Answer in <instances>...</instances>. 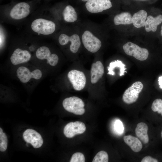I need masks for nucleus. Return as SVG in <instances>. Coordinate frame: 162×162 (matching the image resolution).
<instances>
[{
    "label": "nucleus",
    "mask_w": 162,
    "mask_h": 162,
    "mask_svg": "<svg viewBox=\"0 0 162 162\" xmlns=\"http://www.w3.org/2000/svg\"><path fill=\"white\" fill-rule=\"evenodd\" d=\"M31 28L34 32L38 34L49 35L54 32L56 29V25L51 20L38 18L32 21Z\"/></svg>",
    "instance_id": "obj_1"
},
{
    "label": "nucleus",
    "mask_w": 162,
    "mask_h": 162,
    "mask_svg": "<svg viewBox=\"0 0 162 162\" xmlns=\"http://www.w3.org/2000/svg\"><path fill=\"white\" fill-rule=\"evenodd\" d=\"M64 108L76 115H82L85 112L84 103L80 98L73 96L65 99L62 102Z\"/></svg>",
    "instance_id": "obj_2"
},
{
    "label": "nucleus",
    "mask_w": 162,
    "mask_h": 162,
    "mask_svg": "<svg viewBox=\"0 0 162 162\" xmlns=\"http://www.w3.org/2000/svg\"><path fill=\"white\" fill-rule=\"evenodd\" d=\"M123 48L127 55L134 57L138 60L143 61L148 58L149 52L147 49L142 48L131 42L124 44Z\"/></svg>",
    "instance_id": "obj_3"
},
{
    "label": "nucleus",
    "mask_w": 162,
    "mask_h": 162,
    "mask_svg": "<svg viewBox=\"0 0 162 162\" xmlns=\"http://www.w3.org/2000/svg\"><path fill=\"white\" fill-rule=\"evenodd\" d=\"M32 4L31 2H21L14 4L10 10V16L15 20L26 17L30 14Z\"/></svg>",
    "instance_id": "obj_4"
},
{
    "label": "nucleus",
    "mask_w": 162,
    "mask_h": 162,
    "mask_svg": "<svg viewBox=\"0 0 162 162\" xmlns=\"http://www.w3.org/2000/svg\"><path fill=\"white\" fill-rule=\"evenodd\" d=\"M82 40L85 47L92 53L97 52L102 45L100 40L88 30L84 32L82 36Z\"/></svg>",
    "instance_id": "obj_5"
},
{
    "label": "nucleus",
    "mask_w": 162,
    "mask_h": 162,
    "mask_svg": "<svg viewBox=\"0 0 162 162\" xmlns=\"http://www.w3.org/2000/svg\"><path fill=\"white\" fill-rule=\"evenodd\" d=\"M143 87V84L140 81L134 83L124 91L122 98L124 102L127 104H130L136 101Z\"/></svg>",
    "instance_id": "obj_6"
},
{
    "label": "nucleus",
    "mask_w": 162,
    "mask_h": 162,
    "mask_svg": "<svg viewBox=\"0 0 162 162\" xmlns=\"http://www.w3.org/2000/svg\"><path fill=\"white\" fill-rule=\"evenodd\" d=\"M68 77L74 88L76 91L82 90L86 83V78L84 74L77 70H72L68 74Z\"/></svg>",
    "instance_id": "obj_7"
},
{
    "label": "nucleus",
    "mask_w": 162,
    "mask_h": 162,
    "mask_svg": "<svg viewBox=\"0 0 162 162\" xmlns=\"http://www.w3.org/2000/svg\"><path fill=\"white\" fill-rule=\"evenodd\" d=\"M85 6L88 11L96 13L110 8L112 5L110 0H89L86 2Z\"/></svg>",
    "instance_id": "obj_8"
},
{
    "label": "nucleus",
    "mask_w": 162,
    "mask_h": 162,
    "mask_svg": "<svg viewBox=\"0 0 162 162\" xmlns=\"http://www.w3.org/2000/svg\"><path fill=\"white\" fill-rule=\"evenodd\" d=\"M58 41L59 44L62 46L65 45L70 42V50L74 53L78 52L81 45L80 37L76 34L69 36L65 34H62L59 37Z\"/></svg>",
    "instance_id": "obj_9"
},
{
    "label": "nucleus",
    "mask_w": 162,
    "mask_h": 162,
    "mask_svg": "<svg viewBox=\"0 0 162 162\" xmlns=\"http://www.w3.org/2000/svg\"><path fill=\"white\" fill-rule=\"evenodd\" d=\"M16 74L20 81L24 83L28 82L31 78L39 79L42 76V72L40 70L36 69L31 72L28 69L23 66L18 68Z\"/></svg>",
    "instance_id": "obj_10"
},
{
    "label": "nucleus",
    "mask_w": 162,
    "mask_h": 162,
    "mask_svg": "<svg viewBox=\"0 0 162 162\" xmlns=\"http://www.w3.org/2000/svg\"><path fill=\"white\" fill-rule=\"evenodd\" d=\"M85 124L82 122L76 121L67 124L64 129V134L68 138H72L75 135L83 133L86 130Z\"/></svg>",
    "instance_id": "obj_11"
},
{
    "label": "nucleus",
    "mask_w": 162,
    "mask_h": 162,
    "mask_svg": "<svg viewBox=\"0 0 162 162\" xmlns=\"http://www.w3.org/2000/svg\"><path fill=\"white\" fill-rule=\"evenodd\" d=\"M23 137L27 143H30L35 148L40 147L43 143L40 134L32 129H28L25 130L23 133Z\"/></svg>",
    "instance_id": "obj_12"
},
{
    "label": "nucleus",
    "mask_w": 162,
    "mask_h": 162,
    "mask_svg": "<svg viewBox=\"0 0 162 162\" xmlns=\"http://www.w3.org/2000/svg\"><path fill=\"white\" fill-rule=\"evenodd\" d=\"M37 57L40 60L46 59L47 63L52 66H55L58 63L59 58L56 54H51L49 49L46 46L39 48L36 52Z\"/></svg>",
    "instance_id": "obj_13"
},
{
    "label": "nucleus",
    "mask_w": 162,
    "mask_h": 162,
    "mask_svg": "<svg viewBox=\"0 0 162 162\" xmlns=\"http://www.w3.org/2000/svg\"><path fill=\"white\" fill-rule=\"evenodd\" d=\"M31 55L28 51L17 48L14 51L10 57L12 63L16 65L26 62L28 61L31 58Z\"/></svg>",
    "instance_id": "obj_14"
},
{
    "label": "nucleus",
    "mask_w": 162,
    "mask_h": 162,
    "mask_svg": "<svg viewBox=\"0 0 162 162\" xmlns=\"http://www.w3.org/2000/svg\"><path fill=\"white\" fill-rule=\"evenodd\" d=\"M104 72L102 63L98 61L93 63L90 70L91 82L93 84L96 83L102 77Z\"/></svg>",
    "instance_id": "obj_15"
},
{
    "label": "nucleus",
    "mask_w": 162,
    "mask_h": 162,
    "mask_svg": "<svg viewBox=\"0 0 162 162\" xmlns=\"http://www.w3.org/2000/svg\"><path fill=\"white\" fill-rule=\"evenodd\" d=\"M162 23V15L159 14L154 17L149 15L147 17L145 23V29L147 32L156 31L158 26Z\"/></svg>",
    "instance_id": "obj_16"
},
{
    "label": "nucleus",
    "mask_w": 162,
    "mask_h": 162,
    "mask_svg": "<svg viewBox=\"0 0 162 162\" xmlns=\"http://www.w3.org/2000/svg\"><path fill=\"white\" fill-rule=\"evenodd\" d=\"M147 17L146 11L141 10L134 14L132 16V23L134 26L138 28L145 26Z\"/></svg>",
    "instance_id": "obj_17"
},
{
    "label": "nucleus",
    "mask_w": 162,
    "mask_h": 162,
    "mask_svg": "<svg viewBox=\"0 0 162 162\" xmlns=\"http://www.w3.org/2000/svg\"><path fill=\"white\" fill-rule=\"evenodd\" d=\"M148 129L147 125L143 122L138 123L135 129L136 136L143 143L145 144L149 142V138L147 133Z\"/></svg>",
    "instance_id": "obj_18"
},
{
    "label": "nucleus",
    "mask_w": 162,
    "mask_h": 162,
    "mask_svg": "<svg viewBox=\"0 0 162 162\" xmlns=\"http://www.w3.org/2000/svg\"><path fill=\"white\" fill-rule=\"evenodd\" d=\"M123 140L124 142L133 151L137 152L141 150L142 147V143L137 138L129 135L124 136Z\"/></svg>",
    "instance_id": "obj_19"
},
{
    "label": "nucleus",
    "mask_w": 162,
    "mask_h": 162,
    "mask_svg": "<svg viewBox=\"0 0 162 162\" xmlns=\"http://www.w3.org/2000/svg\"><path fill=\"white\" fill-rule=\"evenodd\" d=\"M64 20L68 22H73L77 19L78 16L74 8L70 5L65 6L62 12Z\"/></svg>",
    "instance_id": "obj_20"
},
{
    "label": "nucleus",
    "mask_w": 162,
    "mask_h": 162,
    "mask_svg": "<svg viewBox=\"0 0 162 162\" xmlns=\"http://www.w3.org/2000/svg\"><path fill=\"white\" fill-rule=\"evenodd\" d=\"M113 22L116 25L130 24L132 23V16L129 12H122L115 16Z\"/></svg>",
    "instance_id": "obj_21"
},
{
    "label": "nucleus",
    "mask_w": 162,
    "mask_h": 162,
    "mask_svg": "<svg viewBox=\"0 0 162 162\" xmlns=\"http://www.w3.org/2000/svg\"><path fill=\"white\" fill-rule=\"evenodd\" d=\"M116 68H118L120 69V73L119 75L120 76L124 75V73L126 72L125 71V70L126 69L125 64H123L121 61L117 60L111 62L109 66L107 68L108 71V74L112 75H114L115 73L114 71L113 70Z\"/></svg>",
    "instance_id": "obj_22"
},
{
    "label": "nucleus",
    "mask_w": 162,
    "mask_h": 162,
    "mask_svg": "<svg viewBox=\"0 0 162 162\" xmlns=\"http://www.w3.org/2000/svg\"><path fill=\"white\" fill-rule=\"evenodd\" d=\"M108 155L107 153L104 151H101L98 153L94 156L92 162H108Z\"/></svg>",
    "instance_id": "obj_23"
},
{
    "label": "nucleus",
    "mask_w": 162,
    "mask_h": 162,
    "mask_svg": "<svg viewBox=\"0 0 162 162\" xmlns=\"http://www.w3.org/2000/svg\"><path fill=\"white\" fill-rule=\"evenodd\" d=\"M152 110L154 112H157L161 114L162 116V100L158 98L153 102L151 107Z\"/></svg>",
    "instance_id": "obj_24"
},
{
    "label": "nucleus",
    "mask_w": 162,
    "mask_h": 162,
    "mask_svg": "<svg viewBox=\"0 0 162 162\" xmlns=\"http://www.w3.org/2000/svg\"><path fill=\"white\" fill-rule=\"evenodd\" d=\"M8 138L6 134L3 132L0 133V151L4 152L8 146Z\"/></svg>",
    "instance_id": "obj_25"
},
{
    "label": "nucleus",
    "mask_w": 162,
    "mask_h": 162,
    "mask_svg": "<svg viewBox=\"0 0 162 162\" xmlns=\"http://www.w3.org/2000/svg\"><path fill=\"white\" fill-rule=\"evenodd\" d=\"M85 158L83 154L80 152H76L73 154L71 159L70 162H84Z\"/></svg>",
    "instance_id": "obj_26"
},
{
    "label": "nucleus",
    "mask_w": 162,
    "mask_h": 162,
    "mask_svg": "<svg viewBox=\"0 0 162 162\" xmlns=\"http://www.w3.org/2000/svg\"><path fill=\"white\" fill-rule=\"evenodd\" d=\"M114 129L115 132L118 134H121L123 133L124 127L122 123L120 120L117 119L115 121Z\"/></svg>",
    "instance_id": "obj_27"
},
{
    "label": "nucleus",
    "mask_w": 162,
    "mask_h": 162,
    "mask_svg": "<svg viewBox=\"0 0 162 162\" xmlns=\"http://www.w3.org/2000/svg\"><path fill=\"white\" fill-rule=\"evenodd\" d=\"M141 162H158V160L150 156H146L142 158Z\"/></svg>",
    "instance_id": "obj_28"
},
{
    "label": "nucleus",
    "mask_w": 162,
    "mask_h": 162,
    "mask_svg": "<svg viewBox=\"0 0 162 162\" xmlns=\"http://www.w3.org/2000/svg\"><path fill=\"white\" fill-rule=\"evenodd\" d=\"M158 81L160 88L162 89V76L159 77Z\"/></svg>",
    "instance_id": "obj_29"
},
{
    "label": "nucleus",
    "mask_w": 162,
    "mask_h": 162,
    "mask_svg": "<svg viewBox=\"0 0 162 162\" xmlns=\"http://www.w3.org/2000/svg\"><path fill=\"white\" fill-rule=\"evenodd\" d=\"M160 34L161 36L162 37V25H161L160 28Z\"/></svg>",
    "instance_id": "obj_30"
},
{
    "label": "nucleus",
    "mask_w": 162,
    "mask_h": 162,
    "mask_svg": "<svg viewBox=\"0 0 162 162\" xmlns=\"http://www.w3.org/2000/svg\"><path fill=\"white\" fill-rule=\"evenodd\" d=\"M3 132V130L0 128V133H2Z\"/></svg>",
    "instance_id": "obj_31"
},
{
    "label": "nucleus",
    "mask_w": 162,
    "mask_h": 162,
    "mask_svg": "<svg viewBox=\"0 0 162 162\" xmlns=\"http://www.w3.org/2000/svg\"><path fill=\"white\" fill-rule=\"evenodd\" d=\"M81 0L82 1L85 2H87L89 0Z\"/></svg>",
    "instance_id": "obj_32"
},
{
    "label": "nucleus",
    "mask_w": 162,
    "mask_h": 162,
    "mask_svg": "<svg viewBox=\"0 0 162 162\" xmlns=\"http://www.w3.org/2000/svg\"><path fill=\"white\" fill-rule=\"evenodd\" d=\"M161 137L162 138V130L161 132Z\"/></svg>",
    "instance_id": "obj_33"
},
{
    "label": "nucleus",
    "mask_w": 162,
    "mask_h": 162,
    "mask_svg": "<svg viewBox=\"0 0 162 162\" xmlns=\"http://www.w3.org/2000/svg\"><path fill=\"white\" fill-rule=\"evenodd\" d=\"M139 0V1H146L148 0Z\"/></svg>",
    "instance_id": "obj_34"
}]
</instances>
